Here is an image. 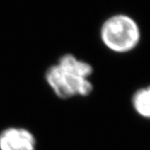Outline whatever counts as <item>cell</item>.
I'll use <instances>...</instances> for the list:
<instances>
[{
  "instance_id": "6da1fadb",
  "label": "cell",
  "mask_w": 150,
  "mask_h": 150,
  "mask_svg": "<svg viewBox=\"0 0 150 150\" xmlns=\"http://www.w3.org/2000/svg\"><path fill=\"white\" fill-rule=\"evenodd\" d=\"M141 32L139 24L127 14L118 13L108 18L100 28V38L112 52L124 54L132 51L139 43Z\"/></svg>"
},
{
  "instance_id": "3957f363",
  "label": "cell",
  "mask_w": 150,
  "mask_h": 150,
  "mask_svg": "<svg viewBox=\"0 0 150 150\" xmlns=\"http://www.w3.org/2000/svg\"><path fill=\"white\" fill-rule=\"evenodd\" d=\"M37 141L31 131L9 127L0 132V150H36Z\"/></svg>"
},
{
  "instance_id": "7a4b0ae2",
  "label": "cell",
  "mask_w": 150,
  "mask_h": 150,
  "mask_svg": "<svg viewBox=\"0 0 150 150\" xmlns=\"http://www.w3.org/2000/svg\"><path fill=\"white\" fill-rule=\"evenodd\" d=\"M45 80L60 99L88 96L93 90L89 79L83 77L58 64L51 65L45 72Z\"/></svg>"
},
{
  "instance_id": "277c9868",
  "label": "cell",
  "mask_w": 150,
  "mask_h": 150,
  "mask_svg": "<svg viewBox=\"0 0 150 150\" xmlns=\"http://www.w3.org/2000/svg\"><path fill=\"white\" fill-rule=\"evenodd\" d=\"M132 102L137 113L143 118H150V86L142 88L135 92Z\"/></svg>"
}]
</instances>
